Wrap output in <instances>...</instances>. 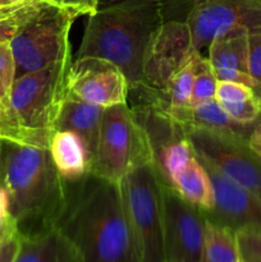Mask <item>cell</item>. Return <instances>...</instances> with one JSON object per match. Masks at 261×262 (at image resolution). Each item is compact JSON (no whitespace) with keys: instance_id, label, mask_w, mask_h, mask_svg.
Wrapping results in <instances>:
<instances>
[{"instance_id":"28","label":"cell","mask_w":261,"mask_h":262,"mask_svg":"<svg viewBox=\"0 0 261 262\" xmlns=\"http://www.w3.org/2000/svg\"><path fill=\"white\" fill-rule=\"evenodd\" d=\"M41 2L68 10L76 14L77 17L92 14L96 12L100 5V0H41Z\"/></svg>"},{"instance_id":"24","label":"cell","mask_w":261,"mask_h":262,"mask_svg":"<svg viewBox=\"0 0 261 262\" xmlns=\"http://www.w3.org/2000/svg\"><path fill=\"white\" fill-rule=\"evenodd\" d=\"M15 78L17 67L10 42L0 43V100L3 102H8Z\"/></svg>"},{"instance_id":"10","label":"cell","mask_w":261,"mask_h":262,"mask_svg":"<svg viewBox=\"0 0 261 262\" xmlns=\"http://www.w3.org/2000/svg\"><path fill=\"white\" fill-rule=\"evenodd\" d=\"M184 22L188 25L197 51L211 41L234 31L261 30L258 0H196Z\"/></svg>"},{"instance_id":"26","label":"cell","mask_w":261,"mask_h":262,"mask_svg":"<svg viewBox=\"0 0 261 262\" xmlns=\"http://www.w3.org/2000/svg\"><path fill=\"white\" fill-rule=\"evenodd\" d=\"M248 73L255 79V91L261 97V30L248 33Z\"/></svg>"},{"instance_id":"13","label":"cell","mask_w":261,"mask_h":262,"mask_svg":"<svg viewBox=\"0 0 261 262\" xmlns=\"http://www.w3.org/2000/svg\"><path fill=\"white\" fill-rule=\"evenodd\" d=\"M197 155V154H196ZM209 173L215 193V206L204 212L206 219L233 230L247 227H261V199L228 178L214 165L197 155Z\"/></svg>"},{"instance_id":"34","label":"cell","mask_w":261,"mask_h":262,"mask_svg":"<svg viewBox=\"0 0 261 262\" xmlns=\"http://www.w3.org/2000/svg\"><path fill=\"white\" fill-rule=\"evenodd\" d=\"M7 5H12L10 0H0V7H7Z\"/></svg>"},{"instance_id":"30","label":"cell","mask_w":261,"mask_h":262,"mask_svg":"<svg viewBox=\"0 0 261 262\" xmlns=\"http://www.w3.org/2000/svg\"><path fill=\"white\" fill-rule=\"evenodd\" d=\"M214 73L217 81L233 82V83L245 84L253 90L256 89L255 79L247 72L237 71V69H214Z\"/></svg>"},{"instance_id":"20","label":"cell","mask_w":261,"mask_h":262,"mask_svg":"<svg viewBox=\"0 0 261 262\" xmlns=\"http://www.w3.org/2000/svg\"><path fill=\"white\" fill-rule=\"evenodd\" d=\"M214 69H237L248 73V32L234 31L214 38L209 45Z\"/></svg>"},{"instance_id":"31","label":"cell","mask_w":261,"mask_h":262,"mask_svg":"<svg viewBox=\"0 0 261 262\" xmlns=\"http://www.w3.org/2000/svg\"><path fill=\"white\" fill-rule=\"evenodd\" d=\"M20 237L22 233L8 237L0 246V262H13L17 256L20 245Z\"/></svg>"},{"instance_id":"5","label":"cell","mask_w":261,"mask_h":262,"mask_svg":"<svg viewBox=\"0 0 261 262\" xmlns=\"http://www.w3.org/2000/svg\"><path fill=\"white\" fill-rule=\"evenodd\" d=\"M73 58L17 77L8 105L13 117L26 129L50 138L67 99V76Z\"/></svg>"},{"instance_id":"12","label":"cell","mask_w":261,"mask_h":262,"mask_svg":"<svg viewBox=\"0 0 261 262\" xmlns=\"http://www.w3.org/2000/svg\"><path fill=\"white\" fill-rule=\"evenodd\" d=\"M129 83L122 69L96 56L76 58L67 76V99L107 107L127 104Z\"/></svg>"},{"instance_id":"9","label":"cell","mask_w":261,"mask_h":262,"mask_svg":"<svg viewBox=\"0 0 261 262\" xmlns=\"http://www.w3.org/2000/svg\"><path fill=\"white\" fill-rule=\"evenodd\" d=\"M161 209L166 262H201L206 228L204 211L163 182Z\"/></svg>"},{"instance_id":"23","label":"cell","mask_w":261,"mask_h":262,"mask_svg":"<svg viewBox=\"0 0 261 262\" xmlns=\"http://www.w3.org/2000/svg\"><path fill=\"white\" fill-rule=\"evenodd\" d=\"M42 5L44 2L41 0H28L12 14L2 18L0 19V43L10 42L40 12Z\"/></svg>"},{"instance_id":"6","label":"cell","mask_w":261,"mask_h":262,"mask_svg":"<svg viewBox=\"0 0 261 262\" xmlns=\"http://www.w3.org/2000/svg\"><path fill=\"white\" fill-rule=\"evenodd\" d=\"M140 262H166L161 181L154 163L130 171L119 183Z\"/></svg>"},{"instance_id":"35","label":"cell","mask_w":261,"mask_h":262,"mask_svg":"<svg viewBox=\"0 0 261 262\" xmlns=\"http://www.w3.org/2000/svg\"><path fill=\"white\" fill-rule=\"evenodd\" d=\"M10 2H12V4H20V3H26L28 0H10Z\"/></svg>"},{"instance_id":"4","label":"cell","mask_w":261,"mask_h":262,"mask_svg":"<svg viewBox=\"0 0 261 262\" xmlns=\"http://www.w3.org/2000/svg\"><path fill=\"white\" fill-rule=\"evenodd\" d=\"M151 163L154 151L150 138L132 107L128 104L105 107L90 174L119 184L130 171Z\"/></svg>"},{"instance_id":"25","label":"cell","mask_w":261,"mask_h":262,"mask_svg":"<svg viewBox=\"0 0 261 262\" xmlns=\"http://www.w3.org/2000/svg\"><path fill=\"white\" fill-rule=\"evenodd\" d=\"M238 243L246 261L261 262V227H247L237 230Z\"/></svg>"},{"instance_id":"27","label":"cell","mask_w":261,"mask_h":262,"mask_svg":"<svg viewBox=\"0 0 261 262\" xmlns=\"http://www.w3.org/2000/svg\"><path fill=\"white\" fill-rule=\"evenodd\" d=\"M20 233L17 220L10 211L9 193L5 187L0 186V235L4 239Z\"/></svg>"},{"instance_id":"17","label":"cell","mask_w":261,"mask_h":262,"mask_svg":"<svg viewBox=\"0 0 261 262\" xmlns=\"http://www.w3.org/2000/svg\"><path fill=\"white\" fill-rule=\"evenodd\" d=\"M51 159L66 181L79 182L90 174V156L83 141L71 130H58L49 145Z\"/></svg>"},{"instance_id":"29","label":"cell","mask_w":261,"mask_h":262,"mask_svg":"<svg viewBox=\"0 0 261 262\" xmlns=\"http://www.w3.org/2000/svg\"><path fill=\"white\" fill-rule=\"evenodd\" d=\"M196 0H160L165 20H186Z\"/></svg>"},{"instance_id":"38","label":"cell","mask_w":261,"mask_h":262,"mask_svg":"<svg viewBox=\"0 0 261 262\" xmlns=\"http://www.w3.org/2000/svg\"><path fill=\"white\" fill-rule=\"evenodd\" d=\"M247 262H248V261H247Z\"/></svg>"},{"instance_id":"33","label":"cell","mask_w":261,"mask_h":262,"mask_svg":"<svg viewBox=\"0 0 261 262\" xmlns=\"http://www.w3.org/2000/svg\"><path fill=\"white\" fill-rule=\"evenodd\" d=\"M23 4H25V3H20V4L7 5V7H0V19H2V18L8 17L9 14H12L13 12H15V10H17L19 7H22Z\"/></svg>"},{"instance_id":"14","label":"cell","mask_w":261,"mask_h":262,"mask_svg":"<svg viewBox=\"0 0 261 262\" xmlns=\"http://www.w3.org/2000/svg\"><path fill=\"white\" fill-rule=\"evenodd\" d=\"M163 110L168 114V117H170L174 122L184 128H200V129L223 133V135L233 136V137L247 138V140H250V136L256 124V123L255 124H242V123L235 122L220 106L216 99L209 100V101H205L196 106H187L176 110Z\"/></svg>"},{"instance_id":"32","label":"cell","mask_w":261,"mask_h":262,"mask_svg":"<svg viewBox=\"0 0 261 262\" xmlns=\"http://www.w3.org/2000/svg\"><path fill=\"white\" fill-rule=\"evenodd\" d=\"M248 143H250L251 148L261 158V118L256 122L252 133L250 136V140H248Z\"/></svg>"},{"instance_id":"3","label":"cell","mask_w":261,"mask_h":262,"mask_svg":"<svg viewBox=\"0 0 261 262\" xmlns=\"http://www.w3.org/2000/svg\"><path fill=\"white\" fill-rule=\"evenodd\" d=\"M165 22L160 0H112L89 15L76 58L96 56L119 67L129 91L143 86V56Z\"/></svg>"},{"instance_id":"7","label":"cell","mask_w":261,"mask_h":262,"mask_svg":"<svg viewBox=\"0 0 261 262\" xmlns=\"http://www.w3.org/2000/svg\"><path fill=\"white\" fill-rule=\"evenodd\" d=\"M76 14L44 3L40 12L10 41L17 77L72 58L69 32Z\"/></svg>"},{"instance_id":"21","label":"cell","mask_w":261,"mask_h":262,"mask_svg":"<svg viewBox=\"0 0 261 262\" xmlns=\"http://www.w3.org/2000/svg\"><path fill=\"white\" fill-rule=\"evenodd\" d=\"M201 262H247L241 251L237 232L206 219Z\"/></svg>"},{"instance_id":"22","label":"cell","mask_w":261,"mask_h":262,"mask_svg":"<svg viewBox=\"0 0 261 262\" xmlns=\"http://www.w3.org/2000/svg\"><path fill=\"white\" fill-rule=\"evenodd\" d=\"M193 89L189 106H196L205 101L215 99L216 95L217 79L214 73V68L210 64L209 59L204 58L200 51L193 56Z\"/></svg>"},{"instance_id":"16","label":"cell","mask_w":261,"mask_h":262,"mask_svg":"<svg viewBox=\"0 0 261 262\" xmlns=\"http://www.w3.org/2000/svg\"><path fill=\"white\" fill-rule=\"evenodd\" d=\"M13 262H81L72 243L59 228L22 234Z\"/></svg>"},{"instance_id":"8","label":"cell","mask_w":261,"mask_h":262,"mask_svg":"<svg viewBox=\"0 0 261 262\" xmlns=\"http://www.w3.org/2000/svg\"><path fill=\"white\" fill-rule=\"evenodd\" d=\"M184 129L197 155L261 199V158L247 138L200 128Z\"/></svg>"},{"instance_id":"2","label":"cell","mask_w":261,"mask_h":262,"mask_svg":"<svg viewBox=\"0 0 261 262\" xmlns=\"http://www.w3.org/2000/svg\"><path fill=\"white\" fill-rule=\"evenodd\" d=\"M58 228L81 262H140L119 184L89 174Z\"/></svg>"},{"instance_id":"18","label":"cell","mask_w":261,"mask_h":262,"mask_svg":"<svg viewBox=\"0 0 261 262\" xmlns=\"http://www.w3.org/2000/svg\"><path fill=\"white\" fill-rule=\"evenodd\" d=\"M170 187L187 202L204 212H210L214 209L215 193L212 182L197 155L174 177Z\"/></svg>"},{"instance_id":"19","label":"cell","mask_w":261,"mask_h":262,"mask_svg":"<svg viewBox=\"0 0 261 262\" xmlns=\"http://www.w3.org/2000/svg\"><path fill=\"white\" fill-rule=\"evenodd\" d=\"M215 99L235 122L255 124L261 118V97L245 84L217 81Z\"/></svg>"},{"instance_id":"11","label":"cell","mask_w":261,"mask_h":262,"mask_svg":"<svg viewBox=\"0 0 261 262\" xmlns=\"http://www.w3.org/2000/svg\"><path fill=\"white\" fill-rule=\"evenodd\" d=\"M197 53L184 20H165L148 42L143 56V86L156 94L165 91L170 79Z\"/></svg>"},{"instance_id":"1","label":"cell","mask_w":261,"mask_h":262,"mask_svg":"<svg viewBox=\"0 0 261 262\" xmlns=\"http://www.w3.org/2000/svg\"><path fill=\"white\" fill-rule=\"evenodd\" d=\"M0 186L22 234L58 228L72 193L49 148L0 140Z\"/></svg>"},{"instance_id":"36","label":"cell","mask_w":261,"mask_h":262,"mask_svg":"<svg viewBox=\"0 0 261 262\" xmlns=\"http://www.w3.org/2000/svg\"><path fill=\"white\" fill-rule=\"evenodd\" d=\"M4 241H5V239H4V238H3V237H2V235H0V246H2V243H3V242H4Z\"/></svg>"},{"instance_id":"15","label":"cell","mask_w":261,"mask_h":262,"mask_svg":"<svg viewBox=\"0 0 261 262\" xmlns=\"http://www.w3.org/2000/svg\"><path fill=\"white\" fill-rule=\"evenodd\" d=\"M105 107L79 100L66 99L55 123V132L71 130L83 141L90 156V165L96 152Z\"/></svg>"},{"instance_id":"37","label":"cell","mask_w":261,"mask_h":262,"mask_svg":"<svg viewBox=\"0 0 261 262\" xmlns=\"http://www.w3.org/2000/svg\"><path fill=\"white\" fill-rule=\"evenodd\" d=\"M258 2H260V3H261V0H258Z\"/></svg>"}]
</instances>
